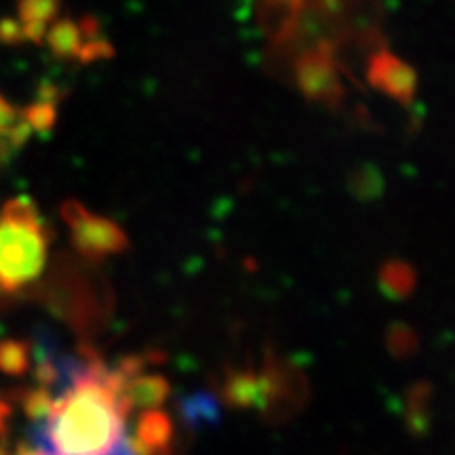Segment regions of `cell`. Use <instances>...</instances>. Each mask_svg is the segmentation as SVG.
Returning a JSON list of instances; mask_svg holds the SVG:
<instances>
[{
	"mask_svg": "<svg viewBox=\"0 0 455 455\" xmlns=\"http://www.w3.org/2000/svg\"><path fill=\"white\" fill-rule=\"evenodd\" d=\"M169 382L161 373H138L133 378L124 379L123 384V401L129 407L138 409H158L169 398Z\"/></svg>",
	"mask_w": 455,
	"mask_h": 455,
	"instance_id": "6",
	"label": "cell"
},
{
	"mask_svg": "<svg viewBox=\"0 0 455 455\" xmlns=\"http://www.w3.org/2000/svg\"><path fill=\"white\" fill-rule=\"evenodd\" d=\"M181 418L192 428H203L207 424H215L220 419V403L218 398L207 395V392H198V395L188 396L180 405Z\"/></svg>",
	"mask_w": 455,
	"mask_h": 455,
	"instance_id": "10",
	"label": "cell"
},
{
	"mask_svg": "<svg viewBox=\"0 0 455 455\" xmlns=\"http://www.w3.org/2000/svg\"><path fill=\"white\" fill-rule=\"evenodd\" d=\"M293 78L299 93L308 101L335 108L344 100V83L338 57L329 43L304 51L293 64Z\"/></svg>",
	"mask_w": 455,
	"mask_h": 455,
	"instance_id": "3",
	"label": "cell"
},
{
	"mask_svg": "<svg viewBox=\"0 0 455 455\" xmlns=\"http://www.w3.org/2000/svg\"><path fill=\"white\" fill-rule=\"evenodd\" d=\"M135 455H171L173 445V422L161 409L141 411L135 430L127 439Z\"/></svg>",
	"mask_w": 455,
	"mask_h": 455,
	"instance_id": "5",
	"label": "cell"
},
{
	"mask_svg": "<svg viewBox=\"0 0 455 455\" xmlns=\"http://www.w3.org/2000/svg\"><path fill=\"white\" fill-rule=\"evenodd\" d=\"M21 118H24L26 124L32 131L49 133V131L55 127V121H57V101L51 98H41L21 112Z\"/></svg>",
	"mask_w": 455,
	"mask_h": 455,
	"instance_id": "12",
	"label": "cell"
},
{
	"mask_svg": "<svg viewBox=\"0 0 455 455\" xmlns=\"http://www.w3.org/2000/svg\"><path fill=\"white\" fill-rule=\"evenodd\" d=\"M108 455H135V453H133V449L129 447V443H127V436H124V439H123L121 443H118V447L114 449L112 453H108Z\"/></svg>",
	"mask_w": 455,
	"mask_h": 455,
	"instance_id": "14",
	"label": "cell"
},
{
	"mask_svg": "<svg viewBox=\"0 0 455 455\" xmlns=\"http://www.w3.org/2000/svg\"><path fill=\"white\" fill-rule=\"evenodd\" d=\"M61 218H64L70 241L84 259L101 261L110 255L123 253L129 247V238L124 230L112 220L89 212L78 201H66L61 204Z\"/></svg>",
	"mask_w": 455,
	"mask_h": 455,
	"instance_id": "2",
	"label": "cell"
},
{
	"mask_svg": "<svg viewBox=\"0 0 455 455\" xmlns=\"http://www.w3.org/2000/svg\"><path fill=\"white\" fill-rule=\"evenodd\" d=\"M49 230L30 198H11L0 209V287L20 291L43 275Z\"/></svg>",
	"mask_w": 455,
	"mask_h": 455,
	"instance_id": "1",
	"label": "cell"
},
{
	"mask_svg": "<svg viewBox=\"0 0 455 455\" xmlns=\"http://www.w3.org/2000/svg\"><path fill=\"white\" fill-rule=\"evenodd\" d=\"M21 123V112L11 104L7 98L0 95V138H9Z\"/></svg>",
	"mask_w": 455,
	"mask_h": 455,
	"instance_id": "13",
	"label": "cell"
},
{
	"mask_svg": "<svg viewBox=\"0 0 455 455\" xmlns=\"http://www.w3.org/2000/svg\"><path fill=\"white\" fill-rule=\"evenodd\" d=\"M32 367V348L21 339L0 341V371L20 378Z\"/></svg>",
	"mask_w": 455,
	"mask_h": 455,
	"instance_id": "11",
	"label": "cell"
},
{
	"mask_svg": "<svg viewBox=\"0 0 455 455\" xmlns=\"http://www.w3.org/2000/svg\"><path fill=\"white\" fill-rule=\"evenodd\" d=\"M367 81L375 91L388 95L398 104L409 106L418 89V74L388 49L375 51L367 66Z\"/></svg>",
	"mask_w": 455,
	"mask_h": 455,
	"instance_id": "4",
	"label": "cell"
},
{
	"mask_svg": "<svg viewBox=\"0 0 455 455\" xmlns=\"http://www.w3.org/2000/svg\"><path fill=\"white\" fill-rule=\"evenodd\" d=\"M60 0H20V15L24 20L21 38L41 43L47 34V24L55 20Z\"/></svg>",
	"mask_w": 455,
	"mask_h": 455,
	"instance_id": "7",
	"label": "cell"
},
{
	"mask_svg": "<svg viewBox=\"0 0 455 455\" xmlns=\"http://www.w3.org/2000/svg\"><path fill=\"white\" fill-rule=\"evenodd\" d=\"M379 287H382L384 295L392 299H405L415 287V275L411 266H407L401 259L386 261L379 270Z\"/></svg>",
	"mask_w": 455,
	"mask_h": 455,
	"instance_id": "9",
	"label": "cell"
},
{
	"mask_svg": "<svg viewBox=\"0 0 455 455\" xmlns=\"http://www.w3.org/2000/svg\"><path fill=\"white\" fill-rule=\"evenodd\" d=\"M275 3H283V0H275Z\"/></svg>",
	"mask_w": 455,
	"mask_h": 455,
	"instance_id": "15",
	"label": "cell"
},
{
	"mask_svg": "<svg viewBox=\"0 0 455 455\" xmlns=\"http://www.w3.org/2000/svg\"><path fill=\"white\" fill-rule=\"evenodd\" d=\"M44 36H47V43L55 57H60V60H81L84 41H87L83 26L74 24L72 20H60L55 21L53 28H49Z\"/></svg>",
	"mask_w": 455,
	"mask_h": 455,
	"instance_id": "8",
	"label": "cell"
}]
</instances>
